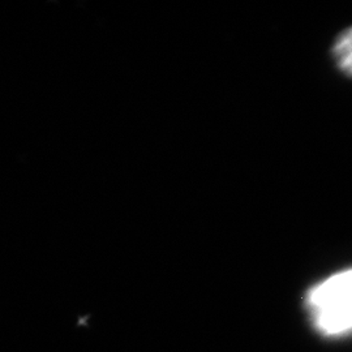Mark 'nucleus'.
Masks as SVG:
<instances>
[{
	"label": "nucleus",
	"mask_w": 352,
	"mask_h": 352,
	"mask_svg": "<svg viewBox=\"0 0 352 352\" xmlns=\"http://www.w3.org/2000/svg\"><path fill=\"white\" fill-rule=\"evenodd\" d=\"M305 309L316 331L327 338L352 334V267L316 283L305 295Z\"/></svg>",
	"instance_id": "nucleus-1"
},
{
	"label": "nucleus",
	"mask_w": 352,
	"mask_h": 352,
	"mask_svg": "<svg viewBox=\"0 0 352 352\" xmlns=\"http://www.w3.org/2000/svg\"><path fill=\"white\" fill-rule=\"evenodd\" d=\"M333 55L340 71L346 75L352 76V28L344 30L337 38L333 47Z\"/></svg>",
	"instance_id": "nucleus-2"
}]
</instances>
